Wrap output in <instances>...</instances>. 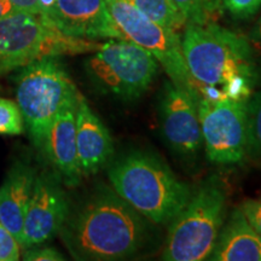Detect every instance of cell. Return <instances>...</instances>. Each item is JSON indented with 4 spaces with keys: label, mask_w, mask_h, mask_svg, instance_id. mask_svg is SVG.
I'll return each mask as SVG.
<instances>
[{
    "label": "cell",
    "mask_w": 261,
    "mask_h": 261,
    "mask_svg": "<svg viewBox=\"0 0 261 261\" xmlns=\"http://www.w3.org/2000/svg\"><path fill=\"white\" fill-rule=\"evenodd\" d=\"M154 226L113 188L99 185L69 208L60 234L74 259L126 260L148 249Z\"/></svg>",
    "instance_id": "obj_1"
},
{
    "label": "cell",
    "mask_w": 261,
    "mask_h": 261,
    "mask_svg": "<svg viewBox=\"0 0 261 261\" xmlns=\"http://www.w3.org/2000/svg\"><path fill=\"white\" fill-rule=\"evenodd\" d=\"M181 48L196 90L214 89L220 100H247L255 85L253 51L242 35L215 22L185 25Z\"/></svg>",
    "instance_id": "obj_2"
},
{
    "label": "cell",
    "mask_w": 261,
    "mask_h": 261,
    "mask_svg": "<svg viewBox=\"0 0 261 261\" xmlns=\"http://www.w3.org/2000/svg\"><path fill=\"white\" fill-rule=\"evenodd\" d=\"M112 188L155 225L169 224L190 200L192 190L163 159L146 150H132L108 166Z\"/></svg>",
    "instance_id": "obj_3"
},
{
    "label": "cell",
    "mask_w": 261,
    "mask_h": 261,
    "mask_svg": "<svg viewBox=\"0 0 261 261\" xmlns=\"http://www.w3.org/2000/svg\"><path fill=\"white\" fill-rule=\"evenodd\" d=\"M226 191L219 178L210 177L192 191L190 200L169 225L162 260H208L225 221Z\"/></svg>",
    "instance_id": "obj_4"
},
{
    "label": "cell",
    "mask_w": 261,
    "mask_h": 261,
    "mask_svg": "<svg viewBox=\"0 0 261 261\" xmlns=\"http://www.w3.org/2000/svg\"><path fill=\"white\" fill-rule=\"evenodd\" d=\"M99 46L63 34L41 15L11 12L0 21V76L41 58L94 52Z\"/></svg>",
    "instance_id": "obj_5"
},
{
    "label": "cell",
    "mask_w": 261,
    "mask_h": 261,
    "mask_svg": "<svg viewBox=\"0 0 261 261\" xmlns=\"http://www.w3.org/2000/svg\"><path fill=\"white\" fill-rule=\"evenodd\" d=\"M77 93L58 57L41 58L21 68L16 76V103L38 148H42L48 128L62 107Z\"/></svg>",
    "instance_id": "obj_6"
},
{
    "label": "cell",
    "mask_w": 261,
    "mask_h": 261,
    "mask_svg": "<svg viewBox=\"0 0 261 261\" xmlns=\"http://www.w3.org/2000/svg\"><path fill=\"white\" fill-rule=\"evenodd\" d=\"M90 80L100 92L121 100L139 99L154 83L158 60L135 42L108 39L85 63Z\"/></svg>",
    "instance_id": "obj_7"
},
{
    "label": "cell",
    "mask_w": 261,
    "mask_h": 261,
    "mask_svg": "<svg viewBox=\"0 0 261 261\" xmlns=\"http://www.w3.org/2000/svg\"><path fill=\"white\" fill-rule=\"evenodd\" d=\"M106 2L123 38L149 51L162 65L169 80L187 89L198 102L200 96L188 70L178 33L152 22L126 0Z\"/></svg>",
    "instance_id": "obj_8"
},
{
    "label": "cell",
    "mask_w": 261,
    "mask_h": 261,
    "mask_svg": "<svg viewBox=\"0 0 261 261\" xmlns=\"http://www.w3.org/2000/svg\"><path fill=\"white\" fill-rule=\"evenodd\" d=\"M248 100V99H247ZM247 100L197 103L203 148L211 162L234 165L248 154Z\"/></svg>",
    "instance_id": "obj_9"
},
{
    "label": "cell",
    "mask_w": 261,
    "mask_h": 261,
    "mask_svg": "<svg viewBox=\"0 0 261 261\" xmlns=\"http://www.w3.org/2000/svg\"><path fill=\"white\" fill-rule=\"evenodd\" d=\"M197 99L180 85L168 80L159 99L161 132L168 148L185 162H194L203 149Z\"/></svg>",
    "instance_id": "obj_10"
},
{
    "label": "cell",
    "mask_w": 261,
    "mask_h": 261,
    "mask_svg": "<svg viewBox=\"0 0 261 261\" xmlns=\"http://www.w3.org/2000/svg\"><path fill=\"white\" fill-rule=\"evenodd\" d=\"M62 182L56 172L45 171L35 177L19 241L23 249L41 246L60 233L70 208Z\"/></svg>",
    "instance_id": "obj_11"
},
{
    "label": "cell",
    "mask_w": 261,
    "mask_h": 261,
    "mask_svg": "<svg viewBox=\"0 0 261 261\" xmlns=\"http://www.w3.org/2000/svg\"><path fill=\"white\" fill-rule=\"evenodd\" d=\"M46 18L63 34L73 38L125 39L106 0H56Z\"/></svg>",
    "instance_id": "obj_12"
},
{
    "label": "cell",
    "mask_w": 261,
    "mask_h": 261,
    "mask_svg": "<svg viewBox=\"0 0 261 261\" xmlns=\"http://www.w3.org/2000/svg\"><path fill=\"white\" fill-rule=\"evenodd\" d=\"M76 104L77 96L62 107L48 128L41 148L55 172L70 188L77 187L84 177L76 148Z\"/></svg>",
    "instance_id": "obj_13"
},
{
    "label": "cell",
    "mask_w": 261,
    "mask_h": 261,
    "mask_svg": "<svg viewBox=\"0 0 261 261\" xmlns=\"http://www.w3.org/2000/svg\"><path fill=\"white\" fill-rule=\"evenodd\" d=\"M76 148L84 177L96 174L114 155V142L109 130L80 93L76 104Z\"/></svg>",
    "instance_id": "obj_14"
},
{
    "label": "cell",
    "mask_w": 261,
    "mask_h": 261,
    "mask_svg": "<svg viewBox=\"0 0 261 261\" xmlns=\"http://www.w3.org/2000/svg\"><path fill=\"white\" fill-rule=\"evenodd\" d=\"M35 177L37 171L29 163L17 161L0 187V223L14 234L18 244Z\"/></svg>",
    "instance_id": "obj_15"
},
{
    "label": "cell",
    "mask_w": 261,
    "mask_h": 261,
    "mask_svg": "<svg viewBox=\"0 0 261 261\" xmlns=\"http://www.w3.org/2000/svg\"><path fill=\"white\" fill-rule=\"evenodd\" d=\"M208 260L261 261V234L250 226L240 208L223 225Z\"/></svg>",
    "instance_id": "obj_16"
},
{
    "label": "cell",
    "mask_w": 261,
    "mask_h": 261,
    "mask_svg": "<svg viewBox=\"0 0 261 261\" xmlns=\"http://www.w3.org/2000/svg\"><path fill=\"white\" fill-rule=\"evenodd\" d=\"M143 15L162 27L179 32L185 28L187 19L173 0H126Z\"/></svg>",
    "instance_id": "obj_17"
},
{
    "label": "cell",
    "mask_w": 261,
    "mask_h": 261,
    "mask_svg": "<svg viewBox=\"0 0 261 261\" xmlns=\"http://www.w3.org/2000/svg\"><path fill=\"white\" fill-rule=\"evenodd\" d=\"M187 23L205 25L215 23L224 14V0H173Z\"/></svg>",
    "instance_id": "obj_18"
},
{
    "label": "cell",
    "mask_w": 261,
    "mask_h": 261,
    "mask_svg": "<svg viewBox=\"0 0 261 261\" xmlns=\"http://www.w3.org/2000/svg\"><path fill=\"white\" fill-rule=\"evenodd\" d=\"M248 154L261 158V91L247 100Z\"/></svg>",
    "instance_id": "obj_19"
},
{
    "label": "cell",
    "mask_w": 261,
    "mask_h": 261,
    "mask_svg": "<svg viewBox=\"0 0 261 261\" xmlns=\"http://www.w3.org/2000/svg\"><path fill=\"white\" fill-rule=\"evenodd\" d=\"M23 130V117L17 103L0 97V135L18 136Z\"/></svg>",
    "instance_id": "obj_20"
},
{
    "label": "cell",
    "mask_w": 261,
    "mask_h": 261,
    "mask_svg": "<svg viewBox=\"0 0 261 261\" xmlns=\"http://www.w3.org/2000/svg\"><path fill=\"white\" fill-rule=\"evenodd\" d=\"M224 6L232 17L247 19L256 14L261 6V0H224Z\"/></svg>",
    "instance_id": "obj_21"
},
{
    "label": "cell",
    "mask_w": 261,
    "mask_h": 261,
    "mask_svg": "<svg viewBox=\"0 0 261 261\" xmlns=\"http://www.w3.org/2000/svg\"><path fill=\"white\" fill-rule=\"evenodd\" d=\"M19 259V244L4 225L0 223V261Z\"/></svg>",
    "instance_id": "obj_22"
},
{
    "label": "cell",
    "mask_w": 261,
    "mask_h": 261,
    "mask_svg": "<svg viewBox=\"0 0 261 261\" xmlns=\"http://www.w3.org/2000/svg\"><path fill=\"white\" fill-rule=\"evenodd\" d=\"M24 260L31 261H61L65 260V257L58 252L57 249L52 247H45V248H29L25 249L23 254Z\"/></svg>",
    "instance_id": "obj_23"
},
{
    "label": "cell",
    "mask_w": 261,
    "mask_h": 261,
    "mask_svg": "<svg viewBox=\"0 0 261 261\" xmlns=\"http://www.w3.org/2000/svg\"><path fill=\"white\" fill-rule=\"evenodd\" d=\"M250 226L261 234V201L248 200L240 207Z\"/></svg>",
    "instance_id": "obj_24"
},
{
    "label": "cell",
    "mask_w": 261,
    "mask_h": 261,
    "mask_svg": "<svg viewBox=\"0 0 261 261\" xmlns=\"http://www.w3.org/2000/svg\"><path fill=\"white\" fill-rule=\"evenodd\" d=\"M14 12H27V14L40 15V0H9Z\"/></svg>",
    "instance_id": "obj_25"
},
{
    "label": "cell",
    "mask_w": 261,
    "mask_h": 261,
    "mask_svg": "<svg viewBox=\"0 0 261 261\" xmlns=\"http://www.w3.org/2000/svg\"><path fill=\"white\" fill-rule=\"evenodd\" d=\"M250 39H252L253 42H255L257 46L261 47V17L256 22V24L254 25L252 32H250Z\"/></svg>",
    "instance_id": "obj_26"
},
{
    "label": "cell",
    "mask_w": 261,
    "mask_h": 261,
    "mask_svg": "<svg viewBox=\"0 0 261 261\" xmlns=\"http://www.w3.org/2000/svg\"><path fill=\"white\" fill-rule=\"evenodd\" d=\"M11 12H14L12 11L11 3L9 0H0V21L11 14Z\"/></svg>",
    "instance_id": "obj_27"
}]
</instances>
